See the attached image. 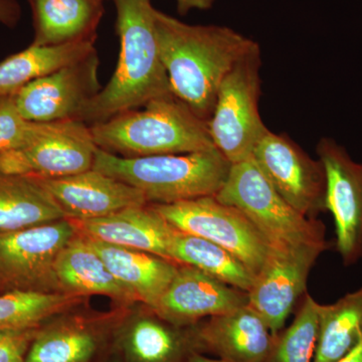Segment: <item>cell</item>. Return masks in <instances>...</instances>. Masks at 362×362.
<instances>
[{
  "mask_svg": "<svg viewBox=\"0 0 362 362\" xmlns=\"http://www.w3.org/2000/svg\"><path fill=\"white\" fill-rule=\"evenodd\" d=\"M154 20L171 92L209 121L221 81L258 44L226 26L190 25L157 9Z\"/></svg>",
  "mask_w": 362,
  "mask_h": 362,
  "instance_id": "obj_1",
  "label": "cell"
},
{
  "mask_svg": "<svg viewBox=\"0 0 362 362\" xmlns=\"http://www.w3.org/2000/svg\"><path fill=\"white\" fill-rule=\"evenodd\" d=\"M113 1L120 54L111 80L81 115L80 121L89 126L173 93L159 54L151 0Z\"/></svg>",
  "mask_w": 362,
  "mask_h": 362,
  "instance_id": "obj_2",
  "label": "cell"
},
{
  "mask_svg": "<svg viewBox=\"0 0 362 362\" xmlns=\"http://www.w3.org/2000/svg\"><path fill=\"white\" fill-rule=\"evenodd\" d=\"M141 108L90 125L98 148L129 158L216 148L207 121L173 93Z\"/></svg>",
  "mask_w": 362,
  "mask_h": 362,
  "instance_id": "obj_3",
  "label": "cell"
},
{
  "mask_svg": "<svg viewBox=\"0 0 362 362\" xmlns=\"http://www.w3.org/2000/svg\"><path fill=\"white\" fill-rule=\"evenodd\" d=\"M230 166L216 148L132 158L97 148L93 164L100 173L139 189L151 204L216 195L225 185Z\"/></svg>",
  "mask_w": 362,
  "mask_h": 362,
  "instance_id": "obj_4",
  "label": "cell"
},
{
  "mask_svg": "<svg viewBox=\"0 0 362 362\" xmlns=\"http://www.w3.org/2000/svg\"><path fill=\"white\" fill-rule=\"evenodd\" d=\"M239 209L274 247L325 245V226L307 218L281 197L252 158L232 164L228 178L214 195Z\"/></svg>",
  "mask_w": 362,
  "mask_h": 362,
  "instance_id": "obj_5",
  "label": "cell"
},
{
  "mask_svg": "<svg viewBox=\"0 0 362 362\" xmlns=\"http://www.w3.org/2000/svg\"><path fill=\"white\" fill-rule=\"evenodd\" d=\"M259 45L233 65L221 81L207 121L214 147L232 164L252 158L266 127L259 111L261 96Z\"/></svg>",
  "mask_w": 362,
  "mask_h": 362,
  "instance_id": "obj_6",
  "label": "cell"
},
{
  "mask_svg": "<svg viewBox=\"0 0 362 362\" xmlns=\"http://www.w3.org/2000/svg\"><path fill=\"white\" fill-rule=\"evenodd\" d=\"M178 232L195 235L225 247L259 275L274 247L239 209L211 197L170 204H152Z\"/></svg>",
  "mask_w": 362,
  "mask_h": 362,
  "instance_id": "obj_7",
  "label": "cell"
},
{
  "mask_svg": "<svg viewBox=\"0 0 362 362\" xmlns=\"http://www.w3.org/2000/svg\"><path fill=\"white\" fill-rule=\"evenodd\" d=\"M77 233L69 218L0 233V294L62 293L57 259Z\"/></svg>",
  "mask_w": 362,
  "mask_h": 362,
  "instance_id": "obj_8",
  "label": "cell"
},
{
  "mask_svg": "<svg viewBox=\"0 0 362 362\" xmlns=\"http://www.w3.org/2000/svg\"><path fill=\"white\" fill-rule=\"evenodd\" d=\"M97 148L82 121L33 122L25 144L0 156V171L39 178L77 175L93 168Z\"/></svg>",
  "mask_w": 362,
  "mask_h": 362,
  "instance_id": "obj_9",
  "label": "cell"
},
{
  "mask_svg": "<svg viewBox=\"0 0 362 362\" xmlns=\"http://www.w3.org/2000/svg\"><path fill=\"white\" fill-rule=\"evenodd\" d=\"M275 189L307 218L326 211L325 168L285 134L267 130L252 156Z\"/></svg>",
  "mask_w": 362,
  "mask_h": 362,
  "instance_id": "obj_10",
  "label": "cell"
},
{
  "mask_svg": "<svg viewBox=\"0 0 362 362\" xmlns=\"http://www.w3.org/2000/svg\"><path fill=\"white\" fill-rule=\"evenodd\" d=\"M97 49L58 71L33 81L13 95L16 108L26 121L78 120L102 90Z\"/></svg>",
  "mask_w": 362,
  "mask_h": 362,
  "instance_id": "obj_11",
  "label": "cell"
},
{
  "mask_svg": "<svg viewBox=\"0 0 362 362\" xmlns=\"http://www.w3.org/2000/svg\"><path fill=\"white\" fill-rule=\"evenodd\" d=\"M316 151L325 168L326 211L334 218L337 250L350 267L362 259V162L330 137L321 138Z\"/></svg>",
  "mask_w": 362,
  "mask_h": 362,
  "instance_id": "obj_12",
  "label": "cell"
},
{
  "mask_svg": "<svg viewBox=\"0 0 362 362\" xmlns=\"http://www.w3.org/2000/svg\"><path fill=\"white\" fill-rule=\"evenodd\" d=\"M329 246L303 244L274 247L249 294V305L264 319L274 335L284 327L297 300L306 291L317 259Z\"/></svg>",
  "mask_w": 362,
  "mask_h": 362,
  "instance_id": "obj_13",
  "label": "cell"
},
{
  "mask_svg": "<svg viewBox=\"0 0 362 362\" xmlns=\"http://www.w3.org/2000/svg\"><path fill=\"white\" fill-rule=\"evenodd\" d=\"M249 305L247 292L226 285L194 267L180 265L153 309L163 320L189 327L202 319L223 315Z\"/></svg>",
  "mask_w": 362,
  "mask_h": 362,
  "instance_id": "obj_14",
  "label": "cell"
},
{
  "mask_svg": "<svg viewBox=\"0 0 362 362\" xmlns=\"http://www.w3.org/2000/svg\"><path fill=\"white\" fill-rule=\"evenodd\" d=\"M35 178L69 220L103 218L128 207L148 204L137 188L94 168L64 177Z\"/></svg>",
  "mask_w": 362,
  "mask_h": 362,
  "instance_id": "obj_15",
  "label": "cell"
},
{
  "mask_svg": "<svg viewBox=\"0 0 362 362\" xmlns=\"http://www.w3.org/2000/svg\"><path fill=\"white\" fill-rule=\"evenodd\" d=\"M199 354L211 352L228 362H264L275 335L250 305L194 325Z\"/></svg>",
  "mask_w": 362,
  "mask_h": 362,
  "instance_id": "obj_16",
  "label": "cell"
},
{
  "mask_svg": "<svg viewBox=\"0 0 362 362\" xmlns=\"http://www.w3.org/2000/svg\"><path fill=\"white\" fill-rule=\"evenodd\" d=\"M113 346L123 362H187L199 352L194 325H173L152 310L119 324L114 330Z\"/></svg>",
  "mask_w": 362,
  "mask_h": 362,
  "instance_id": "obj_17",
  "label": "cell"
},
{
  "mask_svg": "<svg viewBox=\"0 0 362 362\" xmlns=\"http://www.w3.org/2000/svg\"><path fill=\"white\" fill-rule=\"evenodd\" d=\"M71 221L78 233L88 239L168 259H170L171 244L178 233L152 204L128 207L103 218Z\"/></svg>",
  "mask_w": 362,
  "mask_h": 362,
  "instance_id": "obj_18",
  "label": "cell"
},
{
  "mask_svg": "<svg viewBox=\"0 0 362 362\" xmlns=\"http://www.w3.org/2000/svg\"><path fill=\"white\" fill-rule=\"evenodd\" d=\"M89 240L114 277L134 295L137 301L153 310L175 279L180 265L149 252Z\"/></svg>",
  "mask_w": 362,
  "mask_h": 362,
  "instance_id": "obj_19",
  "label": "cell"
},
{
  "mask_svg": "<svg viewBox=\"0 0 362 362\" xmlns=\"http://www.w3.org/2000/svg\"><path fill=\"white\" fill-rule=\"evenodd\" d=\"M56 275L62 293L81 297L103 295L126 303L137 301L114 277L89 239L78 233L59 252Z\"/></svg>",
  "mask_w": 362,
  "mask_h": 362,
  "instance_id": "obj_20",
  "label": "cell"
},
{
  "mask_svg": "<svg viewBox=\"0 0 362 362\" xmlns=\"http://www.w3.org/2000/svg\"><path fill=\"white\" fill-rule=\"evenodd\" d=\"M33 8V45H57L96 40L104 0H28Z\"/></svg>",
  "mask_w": 362,
  "mask_h": 362,
  "instance_id": "obj_21",
  "label": "cell"
},
{
  "mask_svg": "<svg viewBox=\"0 0 362 362\" xmlns=\"http://www.w3.org/2000/svg\"><path fill=\"white\" fill-rule=\"evenodd\" d=\"M108 337L105 328L78 319L42 325L25 362H94Z\"/></svg>",
  "mask_w": 362,
  "mask_h": 362,
  "instance_id": "obj_22",
  "label": "cell"
},
{
  "mask_svg": "<svg viewBox=\"0 0 362 362\" xmlns=\"http://www.w3.org/2000/svg\"><path fill=\"white\" fill-rule=\"evenodd\" d=\"M66 214L33 176L0 171V233L63 220Z\"/></svg>",
  "mask_w": 362,
  "mask_h": 362,
  "instance_id": "obj_23",
  "label": "cell"
},
{
  "mask_svg": "<svg viewBox=\"0 0 362 362\" xmlns=\"http://www.w3.org/2000/svg\"><path fill=\"white\" fill-rule=\"evenodd\" d=\"M96 40L57 45H30L0 63V97L16 94L33 81L49 75L96 51Z\"/></svg>",
  "mask_w": 362,
  "mask_h": 362,
  "instance_id": "obj_24",
  "label": "cell"
},
{
  "mask_svg": "<svg viewBox=\"0 0 362 362\" xmlns=\"http://www.w3.org/2000/svg\"><path fill=\"white\" fill-rule=\"evenodd\" d=\"M169 259L178 265L194 267L226 285L249 293L256 277L235 255L202 238L178 232Z\"/></svg>",
  "mask_w": 362,
  "mask_h": 362,
  "instance_id": "obj_25",
  "label": "cell"
},
{
  "mask_svg": "<svg viewBox=\"0 0 362 362\" xmlns=\"http://www.w3.org/2000/svg\"><path fill=\"white\" fill-rule=\"evenodd\" d=\"M362 338V288L335 303L320 304L313 362H337Z\"/></svg>",
  "mask_w": 362,
  "mask_h": 362,
  "instance_id": "obj_26",
  "label": "cell"
},
{
  "mask_svg": "<svg viewBox=\"0 0 362 362\" xmlns=\"http://www.w3.org/2000/svg\"><path fill=\"white\" fill-rule=\"evenodd\" d=\"M81 298L68 293L0 294V331L40 327L47 319L80 303Z\"/></svg>",
  "mask_w": 362,
  "mask_h": 362,
  "instance_id": "obj_27",
  "label": "cell"
},
{
  "mask_svg": "<svg viewBox=\"0 0 362 362\" xmlns=\"http://www.w3.org/2000/svg\"><path fill=\"white\" fill-rule=\"evenodd\" d=\"M320 304L309 294L291 325L279 332L264 362H313L319 328Z\"/></svg>",
  "mask_w": 362,
  "mask_h": 362,
  "instance_id": "obj_28",
  "label": "cell"
},
{
  "mask_svg": "<svg viewBox=\"0 0 362 362\" xmlns=\"http://www.w3.org/2000/svg\"><path fill=\"white\" fill-rule=\"evenodd\" d=\"M33 125L21 115L13 95L0 97V156L23 146Z\"/></svg>",
  "mask_w": 362,
  "mask_h": 362,
  "instance_id": "obj_29",
  "label": "cell"
},
{
  "mask_svg": "<svg viewBox=\"0 0 362 362\" xmlns=\"http://www.w3.org/2000/svg\"><path fill=\"white\" fill-rule=\"evenodd\" d=\"M40 327L0 331V362H25Z\"/></svg>",
  "mask_w": 362,
  "mask_h": 362,
  "instance_id": "obj_30",
  "label": "cell"
},
{
  "mask_svg": "<svg viewBox=\"0 0 362 362\" xmlns=\"http://www.w3.org/2000/svg\"><path fill=\"white\" fill-rule=\"evenodd\" d=\"M21 16L18 0H0V23L13 28L20 21Z\"/></svg>",
  "mask_w": 362,
  "mask_h": 362,
  "instance_id": "obj_31",
  "label": "cell"
},
{
  "mask_svg": "<svg viewBox=\"0 0 362 362\" xmlns=\"http://www.w3.org/2000/svg\"><path fill=\"white\" fill-rule=\"evenodd\" d=\"M178 13L187 14L192 9H209L213 6L214 0H176Z\"/></svg>",
  "mask_w": 362,
  "mask_h": 362,
  "instance_id": "obj_32",
  "label": "cell"
},
{
  "mask_svg": "<svg viewBox=\"0 0 362 362\" xmlns=\"http://www.w3.org/2000/svg\"><path fill=\"white\" fill-rule=\"evenodd\" d=\"M337 362H362V338L358 344L349 354Z\"/></svg>",
  "mask_w": 362,
  "mask_h": 362,
  "instance_id": "obj_33",
  "label": "cell"
},
{
  "mask_svg": "<svg viewBox=\"0 0 362 362\" xmlns=\"http://www.w3.org/2000/svg\"><path fill=\"white\" fill-rule=\"evenodd\" d=\"M187 362H228L223 361V359H214L209 358V357H206L202 356V354H199V352H195V354L190 356L189 358L187 359Z\"/></svg>",
  "mask_w": 362,
  "mask_h": 362,
  "instance_id": "obj_34",
  "label": "cell"
},
{
  "mask_svg": "<svg viewBox=\"0 0 362 362\" xmlns=\"http://www.w3.org/2000/svg\"><path fill=\"white\" fill-rule=\"evenodd\" d=\"M110 362H123V361H121V359L119 358V357L116 356V357H114V358L112 359V361Z\"/></svg>",
  "mask_w": 362,
  "mask_h": 362,
  "instance_id": "obj_35",
  "label": "cell"
}]
</instances>
